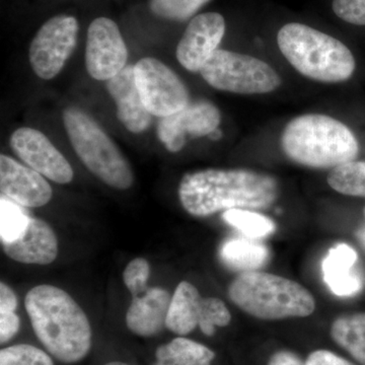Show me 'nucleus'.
Returning a JSON list of instances; mask_svg holds the SVG:
<instances>
[{
    "instance_id": "f257e3e1",
    "label": "nucleus",
    "mask_w": 365,
    "mask_h": 365,
    "mask_svg": "<svg viewBox=\"0 0 365 365\" xmlns=\"http://www.w3.org/2000/svg\"><path fill=\"white\" fill-rule=\"evenodd\" d=\"M278 197L270 175L250 170L209 169L182 178L179 198L189 215L206 217L230 209H266Z\"/></svg>"
},
{
    "instance_id": "f03ea898",
    "label": "nucleus",
    "mask_w": 365,
    "mask_h": 365,
    "mask_svg": "<svg viewBox=\"0 0 365 365\" xmlns=\"http://www.w3.org/2000/svg\"><path fill=\"white\" fill-rule=\"evenodd\" d=\"M25 306L35 335L52 356L67 364L86 359L91 348V327L71 295L41 284L28 292Z\"/></svg>"
},
{
    "instance_id": "7ed1b4c3",
    "label": "nucleus",
    "mask_w": 365,
    "mask_h": 365,
    "mask_svg": "<svg viewBox=\"0 0 365 365\" xmlns=\"http://www.w3.org/2000/svg\"><path fill=\"white\" fill-rule=\"evenodd\" d=\"M281 148L294 163L314 169H334L353 162L359 153L353 132L339 120L321 114L292 120L281 136Z\"/></svg>"
},
{
    "instance_id": "20e7f679",
    "label": "nucleus",
    "mask_w": 365,
    "mask_h": 365,
    "mask_svg": "<svg viewBox=\"0 0 365 365\" xmlns=\"http://www.w3.org/2000/svg\"><path fill=\"white\" fill-rule=\"evenodd\" d=\"M228 297L242 312L263 321L306 318L316 309L314 295L306 287L262 271L237 276L228 287Z\"/></svg>"
},
{
    "instance_id": "39448f33",
    "label": "nucleus",
    "mask_w": 365,
    "mask_h": 365,
    "mask_svg": "<svg viewBox=\"0 0 365 365\" xmlns=\"http://www.w3.org/2000/svg\"><path fill=\"white\" fill-rule=\"evenodd\" d=\"M277 43L288 62L314 81L342 83L355 71L354 56L347 46L311 26L287 24L278 32Z\"/></svg>"
},
{
    "instance_id": "423d86ee",
    "label": "nucleus",
    "mask_w": 365,
    "mask_h": 365,
    "mask_svg": "<svg viewBox=\"0 0 365 365\" xmlns=\"http://www.w3.org/2000/svg\"><path fill=\"white\" fill-rule=\"evenodd\" d=\"M63 123L72 148L90 172L112 188H130L134 181L130 165L93 118L78 108H68Z\"/></svg>"
},
{
    "instance_id": "0eeeda50",
    "label": "nucleus",
    "mask_w": 365,
    "mask_h": 365,
    "mask_svg": "<svg viewBox=\"0 0 365 365\" xmlns=\"http://www.w3.org/2000/svg\"><path fill=\"white\" fill-rule=\"evenodd\" d=\"M200 73L216 90L241 95L268 93L281 85L280 76L266 62L227 50H216Z\"/></svg>"
},
{
    "instance_id": "6e6552de",
    "label": "nucleus",
    "mask_w": 365,
    "mask_h": 365,
    "mask_svg": "<svg viewBox=\"0 0 365 365\" xmlns=\"http://www.w3.org/2000/svg\"><path fill=\"white\" fill-rule=\"evenodd\" d=\"M135 83L146 110L160 118L170 116L189 104L186 86L169 66L153 57L133 66Z\"/></svg>"
},
{
    "instance_id": "1a4fd4ad",
    "label": "nucleus",
    "mask_w": 365,
    "mask_h": 365,
    "mask_svg": "<svg viewBox=\"0 0 365 365\" xmlns=\"http://www.w3.org/2000/svg\"><path fill=\"white\" fill-rule=\"evenodd\" d=\"M78 23L74 16H56L46 21L30 46V62L40 78L52 79L61 71L78 43Z\"/></svg>"
},
{
    "instance_id": "9d476101",
    "label": "nucleus",
    "mask_w": 365,
    "mask_h": 365,
    "mask_svg": "<svg viewBox=\"0 0 365 365\" xmlns=\"http://www.w3.org/2000/svg\"><path fill=\"white\" fill-rule=\"evenodd\" d=\"M128 50L115 21L98 18L88 26L86 66L91 78L109 81L126 67Z\"/></svg>"
},
{
    "instance_id": "9b49d317",
    "label": "nucleus",
    "mask_w": 365,
    "mask_h": 365,
    "mask_svg": "<svg viewBox=\"0 0 365 365\" xmlns=\"http://www.w3.org/2000/svg\"><path fill=\"white\" fill-rule=\"evenodd\" d=\"M220 120L222 115L215 104L195 101L176 114L160 118L158 137L170 153H179L186 144L187 135L207 136L218 128Z\"/></svg>"
},
{
    "instance_id": "f8f14e48",
    "label": "nucleus",
    "mask_w": 365,
    "mask_h": 365,
    "mask_svg": "<svg viewBox=\"0 0 365 365\" xmlns=\"http://www.w3.org/2000/svg\"><path fill=\"white\" fill-rule=\"evenodd\" d=\"M9 143L14 153L43 177L57 184H68L73 179V170L68 160L37 129L28 127L18 129L14 132Z\"/></svg>"
},
{
    "instance_id": "ddd939ff",
    "label": "nucleus",
    "mask_w": 365,
    "mask_h": 365,
    "mask_svg": "<svg viewBox=\"0 0 365 365\" xmlns=\"http://www.w3.org/2000/svg\"><path fill=\"white\" fill-rule=\"evenodd\" d=\"M225 34L222 14L207 13L193 19L178 44L176 56L184 68L200 72L211 55L217 50Z\"/></svg>"
},
{
    "instance_id": "4468645a",
    "label": "nucleus",
    "mask_w": 365,
    "mask_h": 365,
    "mask_svg": "<svg viewBox=\"0 0 365 365\" xmlns=\"http://www.w3.org/2000/svg\"><path fill=\"white\" fill-rule=\"evenodd\" d=\"M0 190L2 196L23 207H42L53 195L42 175L4 155L0 157Z\"/></svg>"
},
{
    "instance_id": "2eb2a0df",
    "label": "nucleus",
    "mask_w": 365,
    "mask_h": 365,
    "mask_svg": "<svg viewBox=\"0 0 365 365\" xmlns=\"http://www.w3.org/2000/svg\"><path fill=\"white\" fill-rule=\"evenodd\" d=\"M2 249L9 258L19 263L49 265L58 256V240L47 222L31 217L23 237L2 244Z\"/></svg>"
},
{
    "instance_id": "dca6fc26",
    "label": "nucleus",
    "mask_w": 365,
    "mask_h": 365,
    "mask_svg": "<svg viewBox=\"0 0 365 365\" xmlns=\"http://www.w3.org/2000/svg\"><path fill=\"white\" fill-rule=\"evenodd\" d=\"M107 90L116 104L118 119L126 129L135 134L148 130L151 115L137 88L133 66H126L116 76L109 79Z\"/></svg>"
},
{
    "instance_id": "f3484780",
    "label": "nucleus",
    "mask_w": 365,
    "mask_h": 365,
    "mask_svg": "<svg viewBox=\"0 0 365 365\" xmlns=\"http://www.w3.org/2000/svg\"><path fill=\"white\" fill-rule=\"evenodd\" d=\"M172 300L170 292L162 287L148 288L134 297L126 313L127 328L139 337H153L167 328L168 313Z\"/></svg>"
},
{
    "instance_id": "a211bd4d",
    "label": "nucleus",
    "mask_w": 365,
    "mask_h": 365,
    "mask_svg": "<svg viewBox=\"0 0 365 365\" xmlns=\"http://www.w3.org/2000/svg\"><path fill=\"white\" fill-rule=\"evenodd\" d=\"M359 255L349 245L333 247L322 262L323 279L327 287L338 297H353L364 287L361 277L354 272Z\"/></svg>"
},
{
    "instance_id": "6ab92c4d",
    "label": "nucleus",
    "mask_w": 365,
    "mask_h": 365,
    "mask_svg": "<svg viewBox=\"0 0 365 365\" xmlns=\"http://www.w3.org/2000/svg\"><path fill=\"white\" fill-rule=\"evenodd\" d=\"M202 297L188 281L178 284L170 300L167 317V329L179 336L188 335L199 324Z\"/></svg>"
},
{
    "instance_id": "aec40b11",
    "label": "nucleus",
    "mask_w": 365,
    "mask_h": 365,
    "mask_svg": "<svg viewBox=\"0 0 365 365\" xmlns=\"http://www.w3.org/2000/svg\"><path fill=\"white\" fill-rule=\"evenodd\" d=\"M220 260L235 272H253L267 265L270 260L268 247L258 240L232 237L223 242L220 250Z\"/></svg>"
},
{
    "instance_id": "412c9836",
    "label": "nucleus",
    "mask_w": 365,
    "mask_h": 365,
    "mask_svg": "<svg viewBox=\"0 0 365 365\" xmlns=\"http://www.w3.org/2000/svg\"><path fill=\"white\" fill-rule=\"evenodd\" d=\"M330 335L359 365H365V313L342 314L334 319Z\"/></svg>"
},
{
    "instance_id": "4be33fe9",
    "label": "nucleus",
    "mask_w": 365,
    "mask_h": 365,
    "mask_svg": "<svg viewBox=\"0 0 365 365\" xmlns=\"http://www.w3.org/2000/svg\"><path fill=\"white\" fill-rule=\"evenodd\" d=\"M155 359L176 365H211L215 353L207 346L181 336L160 345L155 351Z\"/></svg>"
},
{
    "instance_id": "5701e85b",
    "label": "nucleus",
    "mask_w": 365,
    "mask_h": 365,
    "mask_svg": "<svg viewBox=\"0 0 365 365\" xmlns=\"http://www.w3.org/2000/svg\"><path fill=\"white\" fill-rule=\"evenodd\" d=\"M222 220L250 239H264L274 234L276 230L275 222L270 217L250 209L225 210L222 213Z\"/></svg>"
},
{
    "instance_id": "b1692460",
    "label": "nucleus",
    "mask_w": 365,
    "mask_h": 365,
    "mask_svg": "<svg viewBox=\"0 0 365 365\" xmlns=\"http://www.w3.org/2000/svg\"><path fill=\"white\" fill-rule=\"evenodd\" d=\"M329 186L343 195L365 197V162H350L334 168L327 178Z\"/></svg>"
},
{
    "instance_id": "393cba45",
    "label": "nucleus",
    "mask_w": 365,
    "mask_h": 365,
    "mask_svg": "<svg viewBox=\"0 0 365 365\" xmlns=\"http://www.w3.org/2000/svg\"><path fill=\"white\" fill-rule=\"evenodd\" d=\"M31 217L19 205L6 197L0 199V239L1 244L20 239L25 234Z\"/></svg>"
},
{
    "instance_id": "a878e982",
    "label": "nucleus",
    "mask_w": 365,
    "mask_h": 365,
    "mask_svg": "<svg viewBox=\"0 0 365 365\" xmlns=\"http://www.w3.org/2000/svg\"><path fill=\"white\" fill-rule=\"evenodd\" d=\"M232 321V314L225 302L217 297H206L201 300L199 328L204 335H215L216 327H227Z\"/></svg>"
},
{
    "instance_id": "bb28decb",
    "label": "nucleus",
    "mask_w": 365,
    "mask_h": 365,
    "mask_svg": "<svg viewBox=\"0 0 365 365\" xmlns=\"http://www.w3.org/2000/svg\"><path fill=\"white\" fill-rule=\"evenodd\" d=\"M210 0H150V9L160 18L185 21L191 18Z\"/></svg>"
},
{
    "instance_id": "cd10ccee",
    "label": "nucleus",
    "mask_w": 365,
    "mask_h": 365,
    "mask_svg": "<svg viewBox=\"0 0 365 365\" xmlns=\"http://www.w3.org/2000/svg\"><path fill=\"white\" fill-rule=\"evenodd\" d=\"M0 365H54L43 350L29 344L9 346L0 351Z\"/></svg>"
},
{
    "instance_id": "c85d7f7f",
    "label": "nucleus",
    "mask_w": 365,
    "mask_h": 365,
    "mask_svg": "<svg viewBox=\"0 0 365 365\" xmlns=\"http://www.w3.org/2000/svg\"><path fill=\"white\" fill-rule=\"evenodd\" d=\"M150 265L144 258H135L129 262L123 272L125 287L134 297L144 294L148 289Z\"/></svg>"
},
{
    "instance_id": "c756f323",
    "label": "nucleus",
    "mask_w": 365,
    "mask_h": 365,
    "mask_svg": "<svg viewBox=\"0 0 365 365\" xmlns=\"http://www.w3.org/2000/svg\"><path fill=\"white\" fill-rule=\"evenodd\" d=\"M333 11L341 20L365 26V0H334Z\"/></svg>"
},
{
    "instance_id": "7c9ffc66",
    "label": "nucleus",
    "mask_w": 365,
    "mask_h": 365,
    "mask_svg": "<svg viewBox=\"0 0 365 365\" xmlns=\"http://www.w3.org/2000/svg\"><path fill=\"white\" fill-rule=\"evenodd\" d=\"M21 328V319L16 312H0V343L6 344L13 339Z\"/></svg>"
},
{
    "instance_id": "2f4dec72",
    "label": "nucleus",
    "mask_w": 365,
    "mask_h": 365,
    "mask_svg": "<svg viewBox=\"0 0 365 365\" xmlns=\"http://www.w3.org/2000/svg\"><path fill=\"white\" fill-rule=\"evenodd\" d=\"M306 365H356L330 350H314L307 356Z\"/></svg>"
},
{
    "instance_id": "473e14b6",
    "label": "nucleus",
    "mask_w": 365,
    "mask_h": 365,
    "mask_svg": "<svg viewBox=\"0 0 365 365\" xmlns=\"http://www.w3.org/2000/svg\"><path fill=\"white\" fill-rule=\"evenodd\" d=\"M267 365H306L299 355L289 350H279L271 355Z\"/></svg>"
},
{
    "instance_id": "72a5a7b5",
    "label": "nucleus",
    "mask_w": 365,
    "mask_h": 365,
    "mask_svg": "<svg viewBox=\"0 0 365 365\" xmlns=\"http://www.w3.org/2000/svg\"><path fill=\"white\" fill-rule=\"evenodd\" d=\"M16 307L18 299L14 290L6 283H0V312H16Z\"/></svg>"
},
{
    "instance_id": "f704fd0d",
    "label": "nucleus",
    "mask_w": 365,
    "mask_h": 365,
    "mask_svg": "<svg viewBox=\"0 0 365 365\" xmlns=\"http://www.w3.org/2000/svg\"><path fill=\"white\" fill-rule=\"evenodd\" d=\"M355 237H356L357 241L359 242L360 246H361L365 251V227L359 228Z\"/></svg>"
},
{
    "instance_id": "c9c22d12",
    "label": "nucleus",
    "mask_w": 365,
    "mask_h": 365,
    "mask_svg": "<svg viewBox=\"0 0 365 365\" xmlns=\"http://www.w3.org/2000/svg\"><path fill=\"white\" fill-rule=\"evenodd\" d=\"M209 137H210V139H212V140H220L222 137V131L216 129V130L213 131L212 133L209 134Z\"/></svg>"
},
{
    "instance_id": "e433bc0d",
    "label": "nucleus",
    "mask_w": 365,
    "mask_h": 365,
    "mask_svg": "<svg viewBox=\"0 0 365 365\" xmlns=\"http://www.w3.org/2000/svg\"><path fill=\"white\" fill-rule=\"evenodd\" d=\"M104 365H129V364H124V362H121V361H111V362H108V364H106Z\"/></svg>"
},
{
    "instance_id": "4c0bfd02",
    "label": "nucleus",
    "mask_w": 365,
    "mask_h": 365,
    "mask_svg": "<svg viewBox=\"0 0 365 365\" xmlns=\"http://www.w3.org/2000/svg\"><path fill=\"white\" fill-rule=\"evenodd\" d=\"M153 365H176L174 364H170V362H165V361H158L155 362V364H153Z\"/></svg>"
},
{
    "instance_id": "58836bf2",
    "label": "nucleus",
    "mask_w": 365,
    "mask_h": 365,
    "mask_svg": "<svg viewBox=\"0 0 365 365\" xmlns=\"http://www.w3.org/2000/svg\"><path fill=\"white\" fill-rule=\"evenodd\" d=\"M364 218H365V207H364Z\"/></svg>"
}]
</instances>
